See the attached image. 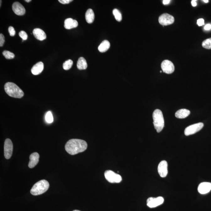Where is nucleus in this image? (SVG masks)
<instances>
[{"label": "nucleus", "mask_w": 211, "mask_h": 211, "mask_svg": "<svg viewBox=\"0 0 211 211\" xmlns=\"http://www.w3.org/2000/svg\"><path fill=\"white\" fill-rule=\"evenodd\" d=\"M87 146V143L84 140L72 139L67 142L65 149L68 154L73 155L85 151Z\"/></svg>", "instance_id": "f257e3e1"}, {"label": "nucleus", "mask_w": 211, "mask_h": 211, "mask_svg": "<svg viewBox=\"0 0 211 211\" xmlns=\"http://www.w3.org/2000/svg\"><path fill=\"white\" fill-rule=\"evenodd\" d=\"M4 89L6 94L11 97L20 99L24 96L23 91L14 83H6L4 85Z\"/></svg>", "instance_id": "f03ea898"}, {"label": "nucleus", "mask_w": 211, "mask_h": 211, "mask_svg": "<svg viewBox=\"0 0 211 211\" xmlns=\"http://www.w3.org/2000/svg\"><path fill=\"white\" fill-rule=\"evenodd\" d=\"M153 124L158 133L162 130L164 126V120L162 111L159 109L155 110L153 114Z\"/></svg>", "instance_id": "7ed1b4c3"}, {"label": "nucleus", "mask_w": 211, "mask_h": 211, "mask_svg": "<svg viewBox=\"0 0 211 211\" xmlns=\"http://www.w3.org/2000/svg\"><path fill=\"white\" fill-rule=\"evenodd\" d=\"M49 183L47 181L41 180L33 185L30 192L34 196H38L46 192L49 189Z\"/></svg>", "instance_id": "20e7f679"}, {"label": "nucleus", "mask_w": 211, "mask_h": 211, "mask_svg": "<svg viewBox=\"0 0 211 211\" xmlns=\"http://www.w3.org/2000/svg\"><path fill=\"white\" fill-rule=\"evenodd\" d=\"M105 176L106 180L111 183H119L122 180L120 175L110 170L106 171Z\"/></svg>", "instance_id": "39448f33"}, {"label": "nucleus", "mask_w": 211, "mask_h": 211, "mask_svg": "<svg viewBox=\"0 0 211 211\" xmlns=\"http://www.w3.org/2000/svg\"><path fill=\"white\" fill-rule=\"evenodd\" d=\"M203 123L200 122L188 126L185 130V134L186 136L193 135L197 132H199L203 127Z\"/></svg>", "instance_id": "423d86ee"}, {"label": "nucleus", "mask_w": 211, "mask_h": 211, "mask_svg": "<svg viewBox=\"0 0 211 211\" xmlns=\"http://www.w3.org/2000/svg\"><path fill=\"white\" fill-rule=\"evenodd\" d=\"M158 21L161 25H168L172 24L175 22V18L172 15L168 14H164L161 15L159 17Z\"/></svg>", "instance_id": "0eeeda50"}, {"label": "nucleus", "mask_w": 211, "mask_h": 211, "mask_svg": "<svg viewBox=\"0 0 211 211\" xmlns=\"http://www.w3.org/2000/svg\"><path fill=\"white\" fill-rule=\"evenodd\" d=\"M13 151V145L10 139L7 138L5 141L4 145V157L6 159H9L12 156Z\"/></svg>", "instance_id": "6e6552de"}, {"label": "nucleus", "mask_w": 211, "mask_h": 211, "mask_svg": "<svg viewBox=\"0 0 211 211\" xmlns=\"http://www.w3.org/2000/svg\"><path fill=\"white\" fill-rule=\"evenodd\" d=\"M164 202V198L158 197L156 198L150 197L147 201V204L150 208H153L162 204Z\"/></svg>", "instance_id": "1a4fd4ad"}, {"label": "nucleus", "mask_w": 211, "mask_h": 211, "mask_svg": "<svg viewBox=\"0 0 211 211\" xmlns=\"http://www.w3.org/2000/svg\"><path fill=\"white\" fill-rule=\"evenodd\" d=\"M161 68L163 72L167 74H171L175 70L173 63L168 60H164L162 62L161 64Z\"/></svg>", "instance_id": "9d476101"}, {"label": "nucleus", "mask_w": 211, "mask_h": 211, "mask_svg": "<svg viewBox=\"0 0 211 211\" xmlns=\"http://www.w3.org/2000/svg\"><path fill=\"white\" fill-rule=\"evenodd\" d=\"M158 173L161 177H165L168 174V164L167 161L163 160L160 162L158 167Z\"/></svg>", "instance_id": "9b49d317"}, {"label": "nucleus", "mask_w": 211, "mask_h": 211, "mask_svg": "<svg viewBox=\"0 0 211 211\" xmlns=\"http://www.w3.org/2000/svg\"><path fill=\"white\" fill-rule=\"evenodd\" d=\"M13 12L17 15L22 16L25 13V9L24 6L20 3L16 2L12 5Z\"/></svg>", "instance_id": "f8f14e48"}, {"label": "nucleus", "mask_w": 211, "mask_h": 211, "mask_svg": "<svg viewBox=\"0 0 211 211\" xmlns=\"http://www.w3.org/2000/svg\"><path fill=\"white\" fill-rule=\"evenodd\" d=\"M211 190V183L203 182L198 187V191L201 194H205L210 192Z\"/></svg>", "instance_id": "ddd939ff"}, {"label": "nucleus", "mask_w": 211, "mask_h": 211, "mask_svg": "<svg viewBox=\"0 0 211 211\" xmlns=\"http://www.w3.org/2000/svg\"><path fill=\"white\" fill-rule=\"evenodd\" d=\"M40 156L38 153L35 152L32 153L30 156V161L28 166L30 168H34L38 164Z\"/></svg>", "instance_id": "4468645a"}, {"label": "nucleus", "mask_w": 211, "mask_h": 211, "mask_svg": "<svg viewBox=\"0 0 211 211\" xmlns=\"http://www.w3.org/2000/svg\"><path fill=\"white\" fill-rule=\"evenodd\" d=\"M44 68V63L42 62H40L36 63L33 67L31 72L33 75H39L43 71Z\"/></svg>", "instance_id": "2eb2a0df"}, {"label": "nucleus", "mask_w": 211, "mask_h": 211, "mask_svg": "<svg viewBox=\"0 0 211 211\" xmlns=\"http://www.w3.org/2000/svg\"><path fill=\"white\" fill-rule=\"evenodd\" d=\"M78 25L77 21L73 20L72 18H68L65 20L64 22V27L67 30L77 28Z\"/></svg>", "instance_id": "dca6fc26"}, {"label": "nucleus", "mask_w": 211, "mask_h": 211, "mask_svg": "<svg viewBox=\"0 0 211 211\" xmlns=\"http://www.w3.org/2000/svg\"><path fill=\"white\" fill-rule=\"evenodd\" d=\"M33 34L35 38L40 41H44L46 38V35L44 31L39 28L35 29L33 31Z\"/></svg>", "instance_id": "f3484780"}, {"label": "nucleus", "mask_w": 211, "mask_h": 211, "mask_svg": "<svg viewBox=\"0 0 211 211\" xmlns=\"http://www.w3.org/2000/svg\"><path fill=\"white\" fill-rule=\"evenodd\" d=\"M191 113L189 110L182 109L178 110L175 113L176 117L178 119H184L187 117Z\"/></svg>", "instance_id": "a211bd4d"}, {"label": "nucleus", "mask_w": 211, "mask_h": 211, "mask_svg": "<svg viewBox=\"0 0 211 211\" xmlns=\"http://www.w3.org/2000/svg\"><path fill=\"white\" fill-rule=\"evenodd\" d=\"M95 18V15L92 9H88L85 14V19L87 23L91 24L93 22Z\"/></svg>", "instance_id": "6ab92c4d"}, {"label": "nucleus", "mask_w": 211, "mask_h": 211, "mask_svg": "<svg viewBox=\"0 0 211 211\" xmlns=\"http://www.w3.org/2000/svg\"><path fill=\"white\" fill-rule=\"evenodd\" d=\"M77 67L80 70H85L87 68V63L85 59L83 57H79L78 59Z\"/></svg>", "instance_id": "aec40b11"}, {"label": "nucleus", "mask_w": 211, "mask_h": 211, "mask_svg": "<svg viewBox=\"0 0 211 211\" xmlns=\"http://www.w3.org/2000/svg\"><path fill=\"white\" fill-rule=\"evenodd\" d=\"M110 46L109 41L107 40H105L102 42L99 46L98 50L100 52H105L108 51L110 48Z\"/></svg>", "instance_id": "412c9836"}, {"label": "nucleus", "mask_w": 211, "mask_h": 211, "mask_svg": "<svg viewBox=\"0 0 211 211\" xmlns=\"http://www.w3.org/2000/svg\"><path fill=\"white\" fill-rule=\"evenodd\" d=\"M113 15H114L116 20L118 22H121L122 20V14L117 9H114L113 11Z\"/></svg>", "instance_id": "4be33fe9"}, {"label": "nucleus", "mask_w": 211, "mask_h": 211, "mask_svg": "<svg viewBox=\"0 0 211 211\" xmlns=\"http://www.w3.org/2000/svg\"><path fill=\"white\" fill-rule=\"evenodd\" d=\"M73 64V61L71 60L66 61L63 64V69L66 70H69L71 68Z\"/></svg>", "instance_id": "5701e85b"}, {"label": "nucleus", "mask_w": 211, "mask_h": 211, "mask_svg": "<svg viewBox=\"0 0 211 211\" xmlns=\"http://www.w3.org/2000/svg\"><path fill=\"white\" fill-rule=\"evenodd\" d=\"M202 45L204 48L211 49V38L204 40L202 42Z\"/></svg>", "instance_id": "b1692460"}, {"label": "nucleus", "mask_w": 211, "mask_h": 211, "mask_svg": "<svg viewBox=\"0 0 211 211\" xmlns=\"http://www.w3.org/2000/svg\"><path fill=\"white\" fill-rule=\"evenodd\" d=\"M3 56L6 59H14L15 57V55L13 53L8 51H4L3 52Z\"/></svg>", "instance_id": "393cba45"}, {"label": "nucleus", "mask_w": 211, "mask_h": 211, "mask_svg": "<svg viewBox=\"0 0 211 211\" xmlns=\"http://www.w3.org/2000/svg\"><path fill=\"white\" fill-rule=\"evenodd\" d=\"M46 121L48 123H51L53 121V117L52 113L50 111H48L46 115Z\"/></svg>", "instance_id": "a878e982"}, {"label": "nucleus", "mask_w": 211, "mask_h": 211, "mask_svg": "<svg viewBox=\"0 0 211 211\" xmlns=\"http://www.w3.org/2000/svg\"><path fill=\"white\" fill-rule=\"evenodd\" d=\"M19 35L21 38H22L23 41H25L28 39V35L25 31H22L19 33Z\"/></svg>", "instance_id": "bb28decb"}, {"label": "nucleus", "mask_w": 211, "mask_h": 211, "mask_svg": "<svg viewBox=\"0 0 211 211\" xmlns=\"http://www.w3.org/2000/svg\"><path fill=\"white\" fill-rule=\"evenodd\" d=\"M8 31L11 36H15L16 32L13 27L10 26L8 28Z\"/></svg>", "instance_id": "cd10ccee"}, {"label": "nucleus", "mask_w": 211, "mask_h": 211, "mask_svg": "<svg viewBox=\"0 0 211 211\" xmlns=\"http://www.w3.org/2000/svg\"><path fill=\"white\" fill-rule=\"evenodd\" d=\"M5 42V38L3 34H0V46L2 47Z\"/></svg>", "instance_id": "c85d7f7f"}, {"label": "nucleus", "mask_w": 211, "mask_h": 211, "mask_svg": "<svg viewBox=\"0 0 211 211\" xmlns=\"http://www.w3.org/2000/svg\"><path fill=\"white\" fill-rule=\"evenodd\" d=\"M197 24L199 26H202L204 24V20L203 19H200L197 20Z\"/></svg>", "instance_id": "c756f323"}, {"label": "nucleus", "mask_w": 211, "mask_h": 211, "mask_svg": "<svg viewBox=\"0 0 211 211\" xmlns=\"http://www.w3.org/2000/svg\"><path fill=\"white\" fill-rule=\"evenodd\" d=\"M73 0H59L58 1L62 4H68L71 2L73 1Z\"/></svg>", "instance_id": "7c9ffc66"}, {"label": "nucleus", "mask_w": 211, "mask_h": 211, "mask_svg": "<svg viewBox=\"0 0 211 211\" xmlns=\"http://www.w3.org/2000/svg\"><path fill=\"white\" fill-rule=\"evenodd\" d=\"M204 29L206 30H210L211 29V25L210 24H207L204 27Z\"/></svg>", "instance_id": "2f4dec72"}, {"label": "nucleus", "mask_w": 211, "mask_h": 211, "mask_svg": "<svg viewBox=\"0 0 211 211\" xmlns=\"http://www.w3.org/2000/svg\"><path fill=\"white\" fill-rule=\"evenodd\" d=\"M196 1V0H192V1H191L192 5L193 7H196V6H197V4Z\"/></svg>", "instance_id": "473e14b6"}, {"label": "nucleus", "mask_w": 211, "mask_h": 211, "mask_svg": "<svg viewBox=\"0 0 211 211\" xmlns=\"http://www.w3.org/2000/svg\"><path fill=\"white\" fill-rule=\"evenodd\" d=\"M170 0H164L163 1V4L164 5H166L169 4L170 3Z\"/></svg>", "instance_id": "72a5a7b5"}, {"label": "nucleus", "mask_w": 211, "mask_h": 211, "mask_svg": "<svg viewBox=\"0 0 211 211\" xmlns=\"http://www.w3.org/2000/svg\"><path fill=\"white\" fill-rule=\"evenodd\" d=\"M203 1L205 3H208L209 1L208 0H203Z\"/></svg>", "instance_id": "f704fd0d"}, {"label": "nucleus", "mask_w": 211, "mask_h": 211, "mask_svg": "<svg viewBox=\"0 0 211 211\" xmlns=\"http://www.w3.org/2000/svg\"><path fill=\"white\" fill-rule=\"evenodd\" d=\"M25 2H26L27 3H30V2H31V0H25Z\"/></svg>", "instance_id": "c9c22d12"}, {"label": "nucleus", "mask_w": 211, "mask_h": 211, "mask_svg": "<svg viewBox=\"0 0 211 211\" xmlns=\"http://www.w3.org/2000/svg\"><path fill=\"white\" fill-rule=\"evenodd\" d=\"M73 211H80L78 210H73Z\"/></svg>", "instance_id": "e433bc0d"}, {"label": "nucleus", "mask_w": 211, "mask_h": 211, "mask_svg": "<svg viewBox=\"0 0 211 211\" xmlns=\"http://www.w3.org/2000/svg\"><path fill=\"white\" fill-rule=\"evenodd\" d=\"M1 1V4H0V6H1V2H2V1Z\"/></svg>", "instance_id": "4c0bfd02"}, {"label": "nucleus", "mask_w": 211, "mask_h": 211, "mask_svg": "<svg viewBox=\"0 0 211 211\" xmlns=\"http://www.w3.org/2000/svg\"><path fill=\"white\" fill-rule=\"evenodd\" d=\"M160 72L161 73H162V71H160Z\"/></svg>", "instance_id": "58836bf2"}]
</instances>
